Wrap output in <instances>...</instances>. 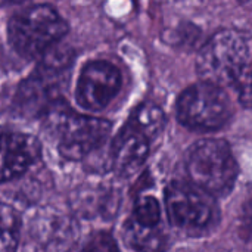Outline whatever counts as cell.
<instances>
[{
    "instance_id": "5",
    "label": "cell",
    "mask_w": 252,
    "mask_h": 252,
    "mask_svg": "<svg viewBox=\"0 0 252 252\" xmlns=\"http://www.w3.org/2000/svg\"><path fill=\"white\" fill-rule=\"evenodd\" d=\"M189 179L213 196L226 195L238 179V162L227 142L202 139L196 142L186 159Z\"/></svg>"
},
{
    "instance_id": "7",
    "label": "cell",
    "mask_w": 252,
    "mask_h": 252,
    "mask_svg": "<svg viewBox=\"0 0 252 252\" xmlns=\"http://www.w3.org/2000/svg\"><path fill=\"white\" fill-rule=\"evenodd\" d=\"M230 102L221 86L201 81L188 87L177 100L179 121L196 131H214L230 117Z\"/></svg>"
},
{
    "instance_id": "18",
    "label": "cell",
    "mask_w": 252,
    "mask_h": 252,
    "mask_svg": "<svg viewBox=\"0 0 252 252\" xmlns=\"http://www.w3.org/2000/svg\"><path fill=\"white\" fill-rule=\"evenodd\" d=\"M27 0H0V7L1 6H9V4H18V3H24Z\"/></svg>"
},
{
    "instance_id": "2",
    "label": "cell",
    "mask_w": 252,
    "mask_h": 252,
    "mask_svg": "<svg viewBox=\"0 0 252 252\" xmlns=\"http://www.w3.org/2000/svg\"><path fill=\"white\" fill-rule=\"evenodd\" d=\"M46 127L56 139L59 154L71 161H80L100 149L111 133L106 120L78 115L65 102L56 105L46 115Z\"/></svg>"
},
{
    "instance_id": "6",
    "label": "cell",
    "mask_w": 252,
    "mask_h": 252,
    "mask_svg": "<svg viewBox=\"0 0 252 252\" xmlns=\"http://www.w3.org/2000/svg\"><path fill=\"white\" fill-rule=\"evenodd\" d=\"M165 208L171 224L189 235L205 233L219 220L214 196L192 182L170 183L165 189Z\"/></svg>"
},
{
    "instance_id": "13",
    "label": "cell",
    "mask_w": 252,
    "mask_h": 252,
    "mask_svg": "<svg viewBox=\"0 0 252 252\" xmlns=\"http://www.w3.org/2000/svg\"><path fill=\"white\" fill-rule=\"evenodd\" d=\"M21 235V220L18 213L6 205L0 204V252L16 250Z\"/></svg>"
},
{
    "instance_id": "9",
    "label": "cell",
    "mask_w": 252,
    "mask_h": 252,
    "mask_svg": "<svg viewBox=\"0 0 252 252\" xmlns=\"http://www.w3.org/2000/svg\"><path fill=\"white\" fill-rule=\"evenodd\" d=\"M40 157L35 137L21 133H0V183L21 177Z\"/></svg>"
},
{
    "instance_id": "14",
    "label": "cell",
    "mask_w": 252,
    "mask_h": 252,
    "mask_svg": "<svg viewBox=\"0 0 252 252\" xmlns=\"http://www.w3.org/2000/svg\"><path fill=\"white\" fill-rule=\"evenodd\" d=\"M133 217L148 226H158L161 220V208L158 201L154 196H140L134 204V214Z\"/></svg>"
},
{
    "instance_id": "10",
    "label": "cell",
    "mask_w": 252,
    "mask_h": 252,
    "mask_svg": "<svg viewBox=\"0 0 252 252\" xmlns=\"http://www.w3.org/2000/svg\"><path fill=\"white\" fill-rule=\"evenodd\" d=\"M151 139L131 121L118 133L111 148V165L121 177L134 176L146 162Z\"/></svg>"
},
{
    "instance_id": "11",
    "label": "cell",
    "mask_w": 252,
    "mask_h": 252,
    "mask_svg": "<svg viewBox=\"0 0 252 252\" xmlns=\"http://www.w3.org/2000/svg\"><path fill=\"white\" fill-rule=\"evenodd\" d=\"M123 238L127 247L136 251H157L164 244V236L158 226L143 224L134 217L126 221Z\"/></svg>"
},
{
    "instance_id": "12",
    "label": "cell",
    "mask_w": 252,
    "mask_h": 252,
    "mask_svg": "<svg viewBox=\"0 0 252 252\" xmlns=\"http://www.w3.org/2000/svg\"><path fill=\"white\" fill-rule=\"evenodd\" d=\"M131 123L137 128H140L151 140H154L161 134L165 126V115L162 109L157 105L143 103L134 111Z\"/></svg>"
},
{
    "instance_id": "17",
    "label": "cell",
    "mask_w": 252,
    "mask_h": 252,
    "mask_svg": "<svg viewBox=\"0 0 252 252\" xmlns=\"http://www.w3.org/2000/svg\"><path fill=\"white\" fill-rule=\"evenodd\" d=\"M239 99L245 106H252V71L239 84Z\"/></svg>"
},
{
    "instance_id": "16",
    "label": "cell",
    "mask_w": 252,
    "mask_h": 252,
    "mask_svg": "<svg viewBox=\"0 0 252 252\" xmlns=\"http://www.w3.org/2000/svg\"><path fill=\"white\" fill-rule=\"evenodd\" d=\"M86 250H90V251H108V250H117V245H115V242L112 241L111 236L100 233V235H97L96 238H93L89 242Z\"/></svg>"
},
{
    "instance_id": "1",
    "label": "cell",
    "mask_w": 252,
    "mask_h": 252,
    "mask_svg": "<svg viewBox=\"0 0 252 252\" xmlns=\"http://www.w3.org/2000/svg\"><path fill=\"white\" fill-rule=\"evenodd\" d=\"M196 69L204 81L239 86L252 71V35L233 28L216 32L201 47Z\"/></svg>"
},
{
    "instance_id": "3",
    "label": "cell",
    "mask_w": 252,
    "mask_h": 252,
    "mask_svg": "<svg viewBox=\"0 0 252 252\" xmlns=\"http://www.w3.org/2000/svg\"><path fill=\"white\" fill-rule=\"evenodd\" d=\"M68 25L47 4H32L18 10L7 24L10 46L24 58H41L63 38Z\"/></svg>"
},
{
    "instance_id": "4",
    "label": "cell",
    "mask_w": 252,
    "mask_h": 252,
    "mask_svg": "<svg viewBox=\"0 0 252 252\" xmlns=\"http://www.w3.org/2000/svg\"><path fill=\"white\" fill-rule=\"evenodd\" d=\"M37 69L21 84L16 102L21 112L44 117L62 100V90L68 81L71 55L65 50L47 52Z\"/></svg>"
},
{
    "instance_id": "15",
    "label": "cell",
    "mask_w": 252,
    "mask_h": 252,
    "mask_svg": "<svg viewBox=\"0 0 252 252\" xmlns=\"http://www.w3.org/2000/svg\"><path fill=\"white\" fill-rule=\"evenodd\" d=\"M239 235L247 244L252 245V199L245 204L242 210L239 219Z\"/></svg>"
},
{
    "instance_id": "8",
    "label": "cell",
    "mask_w": 252,
    "mask_h": 252,
    "mask_svg": "<svg viewBox=\"0 0 252 252\" xmlns=\"http://www.w3.org/2000/svg\"><path fill=\"white\" fill-rule=\"evenodd\" d=\"M121 89V72L105 61H93L84 65L77 81L75 97L87 111L105 109Z\"/></svg>"
}]
</instances>
